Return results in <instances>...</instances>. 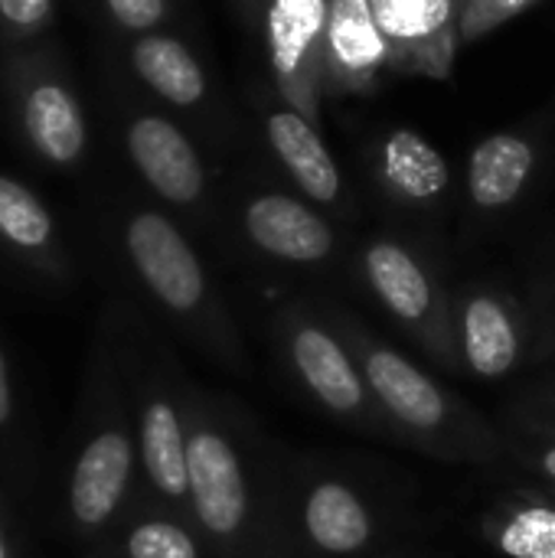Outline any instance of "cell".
<instances>
[{"mask_svg": "<svg viewBox=\"0 0 555 558\" xmlns=\"http://www.w3.org/2000/svg\"><path fill=\"white\" fill-rule=\"evenodd\" d=\"M327 29V0H275L268 16L275 69L288 78L301 69L314 39Z\"/></svg>", "mask_w": 555, "mask_h": 558, "instance_id": "obj_19", "label": "cell"}, {"mask_svg": "<svg viewBox=\"0 0 555 558\" xmlns=\"http://www.w3.org/2000/svg\"><path fill=\"white\" fill-rule=\"evenodd\" d=\"M75 428L62 484V520L75 543L98 546L121 520L141 464L134 415L124 405V389L108 353H98L88 369Z\"/></svg>", "mask_w": 555, "mask_h": 558, "instance_id": "obj_1", "label": "cell"}, {"mask_svg": "<svg viewBox=\"0 0 555 558\" xmlns=\"http://www.w3.org/2000/svg\"><path fill=\"white\" fill-rule=\"evenodd\" d=\"M124 144L137 173L160 199L190 206L203 196L206 186L203 163L173 121L160 114H137L128 121Z\"/></svg>", "mask_w": 555, "mask_h": 558, "instance_id": "obj_8", "label": "cell"}, {"mask_svg": "<svg viewBox=\"0 0 555 558\" xmlns=\"http://www.w3.org/2000/svg\"><path fill=\"white\" fill-rule=\"evenodd\" d=\"M105 543V539H101ZM108 558H203L193 533L173 517H141L118 530Z\"/></svg>", "mask_w": 555, "mask_h": 558, "instance_id": "obj_21", "label": "cell"}, {"mask_svg": "<svg viewBox=\"0 0 555 558\" xmlns=\"http://www.w3.org/2000/svg\"><path fill=\"white\" fill-rule=\"evenodd\" d=\"M10 118L36 160L72 170L88 150L82 101L52 46H13L0 69Z\"/></svg>", "mask_w": 555, "mask_h": 558, "instance_id": "obj_2", "label": "cell"}, {"mask_svg": "<svg viewBox=\"0 0 555 558\" xmlns=\"http://www.w3.org/2000/svg\"><path fill=\"white\" fill-rule=\"evenodd\" d=\"M461 353L474 376L504 379L523 353L520 327L510 307L494 294H471L461 311Z\"/></svg>", "mask_w": 555, "mask_h": 558, "instance_id": "obj_12", "label": "cell"}, {"mask_svg": "<svg viewBox=\"0 0 555 558\" xmlns=\"http://www.w3.org/2000/svg\"><path fill=\"white\" fill-rule=\"evenodd\" d=\"M370 10L389 49L415 52L451 26L455 0H370Z\"/></svg>", "mask_w": 555, "mask_h": 558, "instance_id": "obj_18", "label": "cell"}, {"mask_svg": "<svg viewBox=\"0 0 555 558\" xmlns=\"http://www.w3.org/2000/svg\"><path fill=\"white\" fill-rule=\"evenodd\" d=\"M134 432L150 494L173 510H190L186 412L157 373H141L134 379Z\"/></svg>", "mask_w": 555, "mask_h": 558, "instance_id": "obj_5", "label": "cell"}, {"mask_svg": "<svg viewBox=\"0 0 555 558\" xmlns=\"http://www.w3.org/2000/svg\"><path fill=\"white\" fill-rule=\"evenodd\" d=\"M0 558H20V549H16V536H13V517L0 497Z\"/></svg>", "mask_w": 555, "mask_h": 558, "instance_id": "obj_26", "label": "cell"}, {"mask_svg": "<svg viewBox=\"0 0 555 558\" xmlns=\"http://www.w3.org/2000/svg\"><path fill=\"white\" fill-rule=\"evenodd\" d=\"M0 245L23 268L52 284H65L72 278L49 206L26 183L7 173H0Z\"/></svg>", "mask_w": 555, "mask_h": 558, "instance_id": "obj_9", "label": "cell"}, {"mask_svg": "<svg viewBox=\"0 0 555 558\" xmlns=\"http://www.w3.org/2000/svg\"><path fill=\"white\" fill-rule=\"evenodd\" d=\"M366 278L376 298L386 304L393 317L409 327H425L435 307V291L422 265L396 242H376L363 255Z\"/></svg>", "mask_w": 555, "mask_h": 558, "instance_id": "obj_13", "label": "cell"}, {"mask_svg": "<svg viewBox=\"0 0 555 558\" xmlns=\"http://www.w3.org/2000/svg\"><path fill=\"white\" fill-rule=\"evenodd\" d=\"M245 232L262 252L298 265H314L334 248L330 226L317 213L281 193L258 196L245 209Z\"/></svg>", "mask_w": 555, "mask_h": 558, "instance_id": "obj_10", "label": "cell"}, {"mask_svg": "<svg viewBox=\"0 0 555 558\" xmlns=\"http://www.w3.org/2000/svg\"><path fill=\"white\" fill-rule=\"evenodd\" d=\"M530 170H533V147L527 141L514 134L487 137L471 154V170H468L471 199L484 209L507 206L520 196Z\"/></svg>", "mask_w": 555, "mask_h": 558, "instance_id": "obj_16", "label": "cell"}, {"mask_svg": "<svg viewBox=\"0 0 555 558\" xmlns=\"http://www.w3.org/2000/svg\"><path fill=\"white\" fill-rule=\"evenodd\" d=\"M111 20L128 33H154L167 16V0H105Z\"/></svg>", "mask_w": 555, "mask_h": 558, "instance_id": "obj_25", "label": "cell"}, {"mask_svg": "<svg viewBox=\"0 0 555 558\" xmlns=\"http://www.w3.org/2000/svg\"><path fill=\"white\" fill-rule=\"evenodd\" d=\"M386 177L409 199H432L448 186V163L415 131H396L386 144Z\"/></svg>", "mask_w": 555, "mask_h": 558, "instance_id": "obj_20", "label": "cell"}, {"mask_svg": "<svg viewBox=\"0 0 555 558\" xmlns=\"http://www.w3.org/2000/svg\"><path fill=\"white\" fill-rule=\"evenodd\" d=\"M131 65L137 78L177 108H190L206 92V75L193 52L160 33H144L131 46Z\"/></svg>", "mask_w": 555, "mask_h": 558, "instance_id": "obj_14", "label": "cell"}, {"mask_svg": "<svg viewBox=\"0 0 555 558\" xmlns=\"http://www.w3.org/2000/svg\"><path fill=\"white\" fill-rule=\"evenodd\" d=\"M494 543L510 558H555V510L520 507L500 520Z\"/></svg>", "mask_w": 555, "mask_h": 558, "instance_id": "obj_22", "label": "cell"}, {"mask_svg": "<svg viewBox=\"0 0 555 558\" xmlns=\"http://www.w3.org/2000/svg\"><path fill=\"white\" fill-rule=\"evenodd\" d=\"M327 39L337 65L350 75H370L389 56V43L373 20L370 0H330Z\"/></svg>", "mask_w": 555, "mask_h": 558, "instance_id": "obj_17", "label": "cell"}, {"mask_svg": "<svg viewBox=\"0 0 555 558\" xmlns=\"http://www.w3.org/2000/svg\"><path fill=\"white\" fill-rule=\"evenodd\" d=\"M533 461H536V471L555 487V441H543V445L533 451Z\"/></svg>", "mask_w": 555, "mask_h": 558, "instance_id": "obj_27", "label": "cell"}, {"mask_svg": "<svg viewBox=\"0 0 555 558\" xmlns=\"http://www.w3.org/2000/svg\"><path fill=\"white\" fill-rule=\"evenodd\" d=\"M268 137L281 157V163L291 170V177L298 180V186L317 199V203H334L340 193V173L327 154V147L321 144V137L314 134V128L294 114V111H278L268 118Z\"/></svg>", "mask_w": 555, "mask_h": 558, "instance_id": "obj_15", "label": "cell"}, {"mask_svg": "<svg viewBox=\"0 0 555 558\" xmlns=\"http://www.w3.org/2000/svg\"><path fill=\"white\" fill-rule=\"evenodd\" d=\"M56 0H0V43L20 46L52 26Z\"/></svg>", "mask_w": 555, "mask_h": 558, "instance_id": "obj_24", "label": "cell"}, {"mask_svg": "<svg viewBox=\"0 0 555 558\" xmlns=\"http://www.w3.org/2000/svg\"><path fill=\"white\" fill-rule=\"evenodd\" d=\"M124 255L150 301L177 324L196 327L209 314L206 271L183 232L154 209H137L121 229Z\"/></svg>", "mask_w": 555, "mask_h": 558, "instance_id": "obj_4", "label": "cell"}, {"mask_svg": "<svg viewBox=\"0 0 555 558\" xmlns=\"http://www.w3.org/2000/svg\"><path fill=\"white\" fill-rule=\"evenodd\" d=\"M0 464L13 477H26L29 454H26V428L20 422V399L13 386L10 360L0 347Z\"/></svg>", "mask_w": 555, "mask_h": 558, "instance_id": "obj_23", "label": "cell"}, {"mask_svg": "<svg viewBox=\"0 0 555 558\" xmlns=\"http://www.w3.org/2000/svg\"><path fill=\"white\" fill-rule=\"evenodd\" d=\"M281 340L298 379L327 412L340 418H357L370 409L360 363L327 327L314 320H291Z\"/></svg>", "mask_w": 555, "mask_h": 558, "instance_id": "obj_7", "label": "cell"}, {"mask_svg": "<svg viewBox=\"0 0 555 558\" xmlns=\"http://www.w3.org/2000/svg\"><path fill=\"white\" fill-rule=\"evenodd\" d=\"M301 520L311 546L334 558L360 556L376 536L373 513L366 510L363 497L343 481L314 484L304 497Z\"/></svg>", "mask_w": 555, "mask_h": 558, "instance_id": "obj_11", "label": "cell"}, {"mask_svg": "<svg viewBox=\"0 0 555 558\" xmlns=\"http://www.w3.org/2000/svg\"><path fill=\"white\" fill-rule=\"evenodd\" d=\"M186 412V471H190V513L196 526L226 549L249 536L252 487L239 445L216 422L213 409L200 399L183 402Z\"/></svg>", "mask_w": 555, "mask_h": 558, "instance_id": "obj_3", "label": "cell"}, {"mask_svg": "<svg viewBox=\"0 0 555 558\" xmlns=\"http://www.w3.org/2000/svg\"><path fill=\"white\" fill-rule=\"evenodd\" d=\"M363 379L383 412L419 438H448L455 428L451 399L412 360L373 337H353Z\"/></svg>", "mask_w": 555, "mask_h": 558, "instance_id": "obj_6", "label": "cell"}]
</instances>
